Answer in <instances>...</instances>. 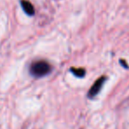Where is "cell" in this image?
Listing matches in <instances>:
<instances>
[{
	"label": "cell",
	"mask_w": 129,
	"mask_h": 129,
	"mask_svg": "<svg viewBox=\"0 0 129 129\" xmlns=\"http://www.w3.org/2000/svg\"><path fill=\"white\" fill-rule=\"evenodd\" d=\"M52 67L50 63L45 60L34 61L29 67V72L32 76L36 78H41L46 76L51 72Z\"/></svg>",
	"instance_id": "1"
},
{
	"label": "cell",
	"mask_w": 129,
	"mask_h": 129,
	"mask_svg": "<svg viewBox=\"0 0 129 129\" xmlns=\"http://www.w3.org/2000/svg\"><path fill=\"white\" fill-rule=\"evenodd\" d=\"M105 81H106L105 76H101L100 78H98V79L95 81V82L92 85L91 88H89V90H88V98L92 99L98 95V93L101 91V89H102V88H103V86H104Z\"/></svg>",
	"instance_id": "2"
},
{
	"label": "cell",
	"mask_w": 129,
	"mask_h": 129,
	"mask_svg": "<svg viewBox=\"0 0 129 129\" xmlns=\"http://www.w3.org/2000/svg\"><path fill=\"white\" fill-rule=\"evenodd\" d=\"M20 6H21L24 13L27 15H28V16H34L35 15V13H36L35 8L29 1H27V0H20Z\"/></svg>",
	"instance_id": "3"
},
{
	"label": "cell",
	"mask_w": 129,
	"mask_h": 129,
	"mask_svg": "<svg viewBox=\"0 0 129 129\" xmlns=\"http://www.w3.org/2000/svg\"><path fill=\"white\" fill-rule=\"evenodd\" d=\"M70 72L74 74V76L78 78H83L86 74V71L84 68H75V67H72L70 69Z\"/></svg>",
	"instance_id": "4"
},
{
	"label": "cell",
	"mask_w": 129,
	"mask_h": 129,
	"mask_svg": "<svg viewBox=\"0 0 129 129\" xmlns=\"http://www.w3.org/2000/svg\"><path fill=\"white\" fill-rule=\"evenodd\" d=\"M119 63L122 64V67H123L124 68H125V69L128 68V64H126V62H125V61L124 60V59H120V60H119Z\"/></svg>",
	"instance_id": "5"
}]
</instances>
